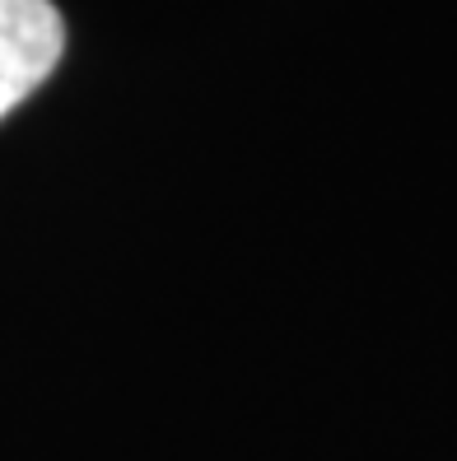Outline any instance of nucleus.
Segmentation results:
<instances>
[{
    "instance_id": "obj_1",
    "label": "nucleus",
    "mask_w": 457,
    "mask_h": 461,
    "mask_svg": "<svg viewBox=\"0 0 457 461\" xmlns=\"http://www.w3.org/2000/svg\"><path fill=\"white\" fill-rule=\"evenodd\" d=\"M66 23L51 0H0V117L57 70Z\"/></svg>"
}]
</instances>
